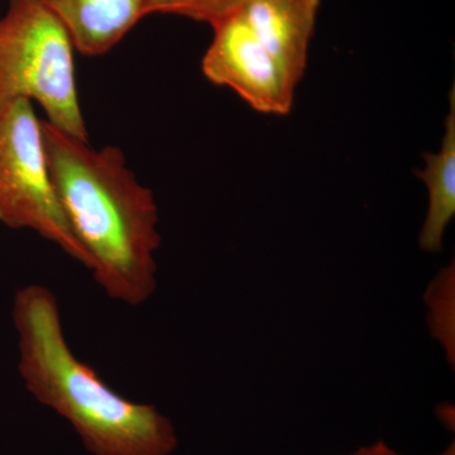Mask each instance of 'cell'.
Masks as SVG:
<instances>
[{"mask_svg":"<svg viewBox=\"0 0 455 455\" xmlns=\"http://www.w3.org/2000/svg\"><path fill=\"white\" fill-rule=\"evenodd\" d=\"M51 180L95 283L113 300L140 307L157 289L158 208L116 146L92 148L41 119Z\"/></svg>","mask_w":455,"mask_h":455,"instance_id":"obj_1","label":"cell"},{"mask_svg":"<svg viewBox=\"0 0 455 455\" xmlns=\"http://www.w3.org/2000/svg\"><path fill=\"white\" fill-rule=\"evenodd\" d=\"M18 372L42 405L65 419L92 455H171L179 444L172 421L157 407L110 388L75 355L55 293L38 283L14 295Z\"/></svg>","mask_w":455,"mask_h":455,"instance_id":"obj_2","label":"cell"},{"mask_svg":"<svg viewBox=\"0 0 455 455\" xmlns=\"http://www.w3.org/2000/svg\"><path fill=\"white\" fill-rule=\"evenodd\" d=\"M70 36L42 0H8L0 18V110L37 103L57 130L88 140Z\"/></svg>","mask_w":455,"mask_h":455,"instance_id":"obj_3","label":"cell"},{"mask_svg":"<svg viewBox=\"0 0 455 455\" xmlns=\"http://www.w3.org/2000/svg\"><path fill=\"white\" fill-rule=\"evenodd\" d=\"M0 223L33 230L90 269L89 256L60 205L41 119L28 100L13 101L0 110Z\"/></svg>","mask_w":455,"mask_h":455,"instance_id":"obj_4","label":"cell"},{"mask_svg":"<svg viewBox=\"0 0 455 455\" xmlns=\"http://www.w3.org/2000/svg\"><path fill=\"white\" fill-rule=\"evenodd\" d=\"M212 31L202 62L206 79L232 89L256 112H291L299 83L254 37L241 14L226 18Z\"/></svg>","mask_w":455,"mask_h":455,"instance_id":"obj_5","label":"cell"},{"mask_svg":"<svg viewBox=\"0 0 455 455\" xmlns=\"http://www.w3.org/2000/svg\"><path fill=\"white\" fill-rule=\"evenodd\" d=\"M320 0H248L238 12L259 44L300 83Z\"/></svg>","mask_w":455,"mask_h":455,"instance_id":"obj_6","label":"cell"},{"mask_svg":"<svg viewBox=\"0 0 455 455\" xmlns=\"http://www.w3.org/2000/svg\"><path fill=\"white\" fill-rule=\"evenodd\" d=\"M62 23L75 51L85 56L109 52L142 18L149 0H42Z\"/></svg>","mask_w":455,"mask_h":455,"instance_id":"obj_7","label":"cell"},{"mask_svg":"<svg viewBox=\"0 0 455 455\" xmlns=\"http://www.w3.org/2000/svg\"><path fill=\"white\" fill-rule=\"evenodd\" d=\"M445 132L438 152L425 154V169L418 172L429 194V208L419 244L429 253L443 251L445 230L455 215V92L451 88Z\"/></svg>","mask_w":455,"mask_h":455,"instance_id":"obj_8","label":"cell"},{"mask_svg":"<svg viewBox=\"0 0 455 455\" xmlns=\"http://www.w3.org/2000/svg\"><path fill=\"white\" fill-rule=\"evenodd\" d=\"M455 265L451 262L436 275L425 292V301L429 309L431 335L444 347L449 362L454 364V293Z\"/></svg>","mask_w":455,"mask_h":455,"instance_id":"obj_9","label":"cell"},{"mask_svg":"<svg viewBox=\"0 0 455 455\" xmlns=\"http://www.w3.org/2000/svg\"><path fill=\"white\" fill-rule=\"evenodd\" d=\"M248 0H149V14H175L212 27L238 13Z\"/></svg>","mask_w":455,"mask_h":455,"instance_id":"obj_10","label":"cell"},{"mask_svg":"<svg viewBox=\"0 0 455 455\" xmlns=\"http://www.w3.org/2000/svg\"><path fill=\"white\" fill-rule=\"evenodd\" d=\"M347 455H403L398 453L391 447H388L385 442L379 440V442L373 443V444L366 445V447H361L353 453ZM442 455H451V451H447V453Z\"/></svg>","mask_w":455,"mask_h":455,"instance_id":"obj_11","label":"cell"}]
</instances>
